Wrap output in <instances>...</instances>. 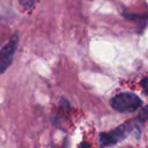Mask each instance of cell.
Segmentation results:
<instances>
[{"mask_svg":"<svg viewBox=\"0 0 148 148\" xmlns=\"http://www.w3.org/2000/svg\"><path fill=\"white\" fill-rule=\"evenodd\" d=\"M17 45H18V36L17 34H14L9 39L8 43L0 50V75H2L11 65L16 53Z\"/></svg>","mask_w":148,"mask_h":148,"instance_id":"3","label":"cell"},{"mask_svg":"<svg viewBox=\"0 0 148 148\" xmlns=\"http://www.w3.org/2000/svg\"><path fill=\"white\" fill-rule=\"evenodd\" d=\"M19 2H21V4L23 5V8H29V7L33 6L34 0H21Z\"/></svg>","mask_w":148,"mask_h":148,"instance_id":"5","label":"cell"},{"mask_svg":"<svg viewBox=\"0 0 148 148\" xmlns=\"http://www.w3.org/2000/svg\"><path fill=\"white\" fill-rule=\"evenodd\" d=\"M110 103L119 113H133L141 108L143 101L133 92H122L112 97Z\"/></svg>","mask_w":148,"mask_h":148,"instance_id":"2","label":"cell"},{"mask_svg":"<svg viewBox=\"0 0 148 148\" xmlns=\"http://www.w3.org/2000/svg\"><path fill=\"white\" fill-rule=\"evenodd\" d=\"M140 85H141V87L144 90L148 92V77H145V78L142 79V80L140 81Z\"/></svg>","mask_w":148,"mask_h":148,"instance_id":"6","label":"cell"},{"mask_svg":"<svg viewBox=\"0 0 148 148\" xmlns=\"http://www.w3.org/2000/svg\"><path fill=\"white\" fill-rule=\"evenodd\" d=\"M78 148H91V146L89 145L88 143H82V144H80V145H79Z\"/></svg>","mask_w":148,"mask_h":148,"instance_id":"7","label":"cell"},{"mask_svg":"<svg viewBox=\"0 0 148 148\" xmlns=\"http://www.w3.org/2000/svg\"><path fill=\"white\" fill-rule=\"evenodd\" d=\"M139 123H142L138 118L125 122L108 133H101L99 136V143L101 147H109L124 140L133 131L139 132Z\"/></svg>","mask_w":148,"mask_h":148,"instance_id":"1","label":"cell"},{"mask_svg":"<svg viewBox=\"0 0 148 148\" xmlns=\"http://www.w3.org/2000/svg\"><path fill=\"white\" fill-rule=\"evenodd\" d=\"M138 119H139L142 123H143L144 121H146V120H148V106L141 110L139 116H138Z\"/></svg>","mask_w":148,"mask_h":148,"instance_id":"4","label":"cell"}]
</instances>
